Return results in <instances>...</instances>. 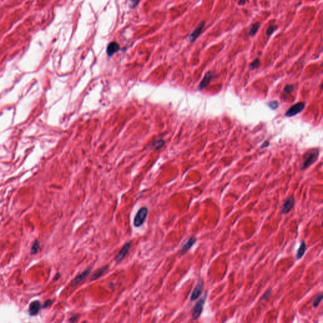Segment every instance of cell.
<instances>
[{"instance_id": "1", "label": "cell", "mask_w": 323, "mask_h": 323, "mask_svg": "<svg viewBox=\"0 0 323 323\" xmlns=\"http://www.w3.org/2000/svg\"><path fill=\"white\" fill-rule=\"evenodd\" d=\"M319 153V150L317 149H311L309 150L304 156V162L302 163L300 169L302 170H304L309 167L313 163H314L317 160Z\"/></svg>"}, {"instance_id": "2", "label": "cell", "mask_w": 323, "mask_h": 323, "mask_svg": "<svg viewBox=\"0 0 323 323\" xmlns=\"http://www.w3.org/2000/svg\"><path fill=\"white\" fill-rule=\"evenodd\" d=\"M149 213V210L146 207H141L136 214L133 220V225L135 227H140L144 223Z\"/></svg>"}, {"instance_id": "3", "label": "cell", "mask_w": 323, "mask_h": 323, "mask_svg": "<svg viewBox=\"0 0 323 323\" xmlns=\"http://www.w3.org/2000/svg\"><path fill=\"white\" fill-rule=\"evenodd\" d=\"M207 293H205L204 296L202 299H201L196 303V304L194 306L193 310V314H192V317L194 320L197 319L201 314L202 311L203 310V307L204 305L205 301H206V299H207Z\"/></svg>"}, {"instance_id": "4", "label": "cell", "mask_w": 323, "mask_h": 323, "mask_svg": "<svg viewBox=\"0 0 323 323\" xmlns=\"http://www.w3.org/2000/svg\"><path fill=\"white\" fill-rule=\"evenodd\" d=\"M306 107V104L304 102H300L298 103H296L295 104L291 106L289 109L286 112L285 116L289 117L295 116L299 113H300Z\"/></svg>"}, {"instance_id": "5", "label": "cell", "mask_w": 323, "mask_h": 323, "mask_svg": "<svg viewBox=\"0 0 323 323\" xmlns=\"http://www.w3.org/2000/svg\"><path fill=\"white\" fill-rule=\"evenodd\" d=\"M131 242H128L124 244V246L121 249L119 252L117 254V255L116 256L115 258V261L117 262H120L124 259L125 256L127 255V254H128V251L130 250L131 248Z\"/></svg>"}, {"instance_id": "6", "label": "cell", "mask_w": 323, "mask_h": 323, "mask_svg": "<svg viewBox=\"0 0 323 323\" xmlns=\"http://www.w3.org/2000/svg\"><path fill=\"white\" fill-rule=\"evenodd\" d=\"M294 204H295L294 197H293V196H292L288 198L285 200L284 203H283V204L282 205V207L281 209V213H284V214L288 213L292 210L293 206H294Z\"/></svg>"}, {"instance_id": "7", "label": "cell", "mask_w": 323, "mask_h": 323, "mask_svg": "<svg viewBox=\"0 0 323 323\" xmlns=\"http://www.w3.org/2000/svg\"><path fill=\"white\" fill-rule=\"evenodd\" d=\"M203 288V282L202 280H200L191 293V301H194L195 300H196L198 298H199V297L201 295V293H202Z\"/></svg>"}, {"instance_id": "8", "label": "cell", "mask_w": 323, "mask_h": 323, "mask_svg": "<svg viewBox=\"0 0 323 323\" xmlns=\"http://www.w3.org/2000/svg\"><path fill=\"white\" fill-rule=\"evenodd\" d=\"M213 78V73L211 72H208L204 75L203 79L201 80L199 86H198V90H202L206 87L211 81Z\"/></svg>"}, {"instance_id": "9", "label": "cell", "mask_w": 323, "mask_h": 323, "mask_svg": "<svg viewBox=\"0 0 323 323\" xmlns=\"http://www.w3.org/2000/svg\"><path fill=\"white\" fill-rule=\"evenodd\" d=\"M204 24H205L204 22H201L200 24V25L197 27V28H196V29L194 31V32L190 35L189 40H190V41L191 42H194L198 38V37L200 36V35L202 32L203 29V28L204 27Z\"/></svg>"}, {"instance_id": "10", "label": "cell", "mask_w": 323, "mask_h": 323, "mask_svg": "<svg viewBox=\"0 0 323 323\" xmlns=\"http://www.w3.org/2000/svg\"><path fill=\"white\" fill-rule=\"evenodd\" d=\"M91 270H92V268H87L86 270H85L84 271H83L81 274H80L79 275H78L73 280V285H77L78 284H79V283L81 281H82L83 280H85L88 276H89V275L91 272Z\"/></svg>"}, {"instance_id": "11", "label": "cell", "mask_w": 323, "mask_h": 323, "mask_svg": "<svg viewBox=\"0 0 323 323\" xmlns=\"http://www.w3.org/2000/svg\"><path fill=\"white\" fill-rule=\"evenodd\" d=\"M119 50V45L116 42H112L109 44L107 47V54L109 56H112L116 53Z\"/></svg>"}, {"instance_id": "12", "label": "cell", "mask_w": 323, "mask_h": 323, "mask_svg": "<svg viewBox=\"0 0 323 323\" xmlns=\"http://www.w3.org/2000/svg\"><path fill=\"white\" fill-rule=\"evenodd\" d=\"M196 241V239L194 237H191L190 239H189L186 242V243H185L182 246L181 251V253L182 254L186 253L193 247V246L195 244Z\"/></svg>"}, {"instance_id": "13", "label": "cell", "mask_w": 323, "mask_h": 323, "mask_svg": "<svg viewBox=\"0 0 323 323\" xmlns=\"http://www.w3.org/2000/svg\"><path fill=\"white\" fill-rule=\"evenodd\" d=\"M40 309L41 303L37 300L34 301L31 303L30 307H29V313H30L31 315L34 316L37 314L38 312L40 310Z\"/></svg>"}, {"instance_id": "14", "label": "cell", "mask_w": 323, "mask_h": 323, "mask_svg": "<svg viewBox=\"0 0 323 323\" xmlns=\"http://www.w3.org/2000/svg\"><path fill=\"white\" fill-rule=\"evenodd\" d=\"M108 269H109V266L108 265H106V266L102 267V268L99 269L97 271H96L95 273L94 274V275L91 277V279L90 280L92 281H93V280H96L98 278H99L101 276H102L104 275V273Z\"/></svg>"}, {"instance_id": "15", "label": "cell", "mask_w": 323, "mask_h": 323, "mask_svg": "<svg viewBox=\"0 0 323 323\" xmlns=\"http://www.w3.org/2000/svg\"><path fill=\"white\" fill-rule=\"evenodd\" d=\"M306 251V244H305V242L304 241H302L301 242L300 246H299V248L298 249V250L297 251V258L298 259H301L302 257L304 256V254Z\"/></svg>"}, {"instance_id": "16", "label": "cell", "mask_w": 323, "mask_h": 323, "mask_svg": "<svg viewBox=\"0 0 323 323\" xmlns=\"http://www.w3.org/2000/svg\"><path fill=\"white\" fill-rule=\"evenodd\" d=\"M259 27H260V24L259 23L254 24L252 25L251 28H250V31H249V35L251 36V37L255 35L258 32Z\"/></svg>"}, {"instance_id": "17", "label": "cell", "mask_w": 323, "mask_h": 323, "mask_svg": "<svg viewBox=\"0 0 323 323\" xmlns=\"http://www.w3.org/2000/svg\"><path fill=\"white\" fill-rule=\"evenodd\" d=\"M259 64H260V61L259 60V58H256L250 64V68L251 70L256 69V68H258L259 67Z\"/></svg>"}, {"instance_id": "18", "label": "cell", "mask_w": 323, "mask_h": 323, "mask_svg": "<svg viewBox=\"0 0 323 323\" xmlns=\"http://www.w3.org/2000/svg\"><path fill=\"white\" fill-rule=\"evenodd\" d=\"M322 299V295L321 293V294H319V295H317L316 297V299H314V302H313V306H314V307L316 308L319 305L320 302H321Z\"/></svg>"}, {"instance_id": "19", "label": "cell", "mask_w": 323, "mask_h": 323, "mask_svg": "<svg viewBox=\"0 0 323 323\" xmlns=\"http://www.w3.org/2000/svg\"><path fill=\"white\" fill-rule=\"evenodd\" d=\"M277 28V27H274L273 25H270L268 28H267V31H266V35L268 36H270L274 32H275V31L276 30V29Z\"/></svg>"}, {"instance_id": "20", "label": "cell", "mask_w": 323, "mask_h": 323, "mask_svg": "<svg viewBox=\"0 0 323 323\" xmlns=\"http://www.w3.org/2000/svg\"><path fill=\"white\" fill-rule=\"evenodd\" d=\"M293 86L292 85H287L284 88L283 92H284V94H288L291 93L293 91Z\"/></svg>"}, {"instance_id": "21", "label": "cell", "mask_w": 323, "mask_h": 323, "mask_svg": "<svg viewBox=\"0 0 323 323\" xmlns=\"http://www.w3.org/2000/svg\"><path fill=\"white\" fill-rule=\"evenodd\" d=\"M268 105L271 109H276L279 105V104L277 101H271L268 103Z\"/></svg>"}, {"instance_id": "22", "label": "cell", "mask_w": 323, "mask_h": 323, "mask_svg": "<svg viewBox=\"0 0 323 323\" xmlns=\"http://www.w3.org/2000/svg\"><path fill=\"white\" fill-rule=\"evenodd\" d=\"M39 244L38 243L37 241L35 242L34 245L32 246V249H31V252L32 254H35L37 252L38 249H39Z\"/></svg>"}, {"instance_id": "23", "label": "cell", "mask_w": 323, "mask_h": 323, "mask_svg": "<svg viewBox=\"0 0 323 323\" xmlns=\"http://www.w3.org/2000/svg\"><path fill=\"white\" fill-rule=\"evenodd\" d=\"M140 2V0H131V3H130V6H131V8H134L138 5Z\"/></svg>"}, {"instance_id": "24", "label": "cell", "mask_w": 323, "mask_h": 323, "mask_svg": "<svg viewBox=\"0 0 323 323\" xmlns=\"http://www.w3.org/2000/svg\"><path fill=\"white\" fill-rule=\"evenodd\" d=\"M271 293V289L270 288V289H269V290H268L265 293V294H264V295H263L262 297V300L267 299L270 296Z\"/></svg>"}, {"instance_id": "25", "label": "cell", "mask_w": 323, "mask_h": 323, "mask_svg": "<svg viewBox=\"0 0 323 323\" xmlns=\"http://www.w3.org/2000/svg\"><path fill=\"white\" fill-rule=\"evenodd\" d=\"M78 317H79V316H78V315H75V316H73L72 317H70V319L69 321H70V322H75V321H76L78 320Z\"/></svg>"}, {"instance_id": "26", "label": "cell", "mask_w": 323, "mask_h": 323, "mask_svg": "<svg viewBox=\"0 0 323 323\" xmlns=\"http://www.w3.org/2000/svg\"><path fill=\"white\" fill-rule=\"evenodd\" d=\"M269 143H269L268 141H265V142L263 143V144L261 145V149H265V148H266V147H268V146H269Z\"/></svg>"}, {"instance_id": "27", "label": "cell", "mask_w": 323, "mask_h": 323, "mask_svg": "<svg viewBox=\"0 0 323 323\" xmlns=\"http://www.w3.org/2000/svg\"><path fill=\"white\" fill-rule=\"evenodd\" d=\"M51 304V300H49L46 302H45V304L44 305V307H47L48 306H50Z\"/></svg>"}, {"instance_id": "28", "label": "cell", "mask_w": 323, "mask_h": 323, "mask_svg": "<svg viewBox=\"0 0 323 323\" xmlns=\"http://www.w3.org/2000/svg\"><path fill=\"white\" fill-rule=\"evenodd\" d=\"M238 3L240 5H244L246 3V0H239Z\"/></svg>"}]
</instances>
